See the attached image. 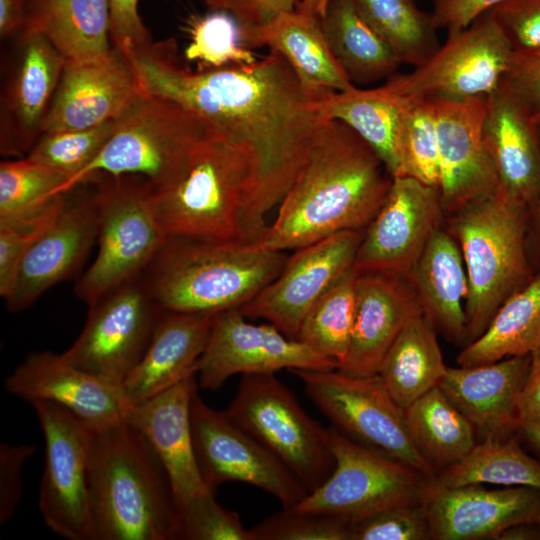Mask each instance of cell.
I'll return each mask as SVG.
<instances>
[{"label": "cell", "instance_id": "53", "mask_svg": "<svg viewBox=\"0 0 540 540\" xmlns=\"http://www.w3.org/2000/svg\"><path fill=\"white\" fill-rule=\"evenodd\" d=\"M301 0H205L213 11L231 14L241 27L261 26L296 10Z\"/></svg>", "mask_w": 540, "mask_h": 540}, {"label": "cell", "instance_id": "12", "mask_svg": "<svg viewBox=\"0 0 540 540\" xmlns=\"http://www.w3.org/2000/svg\"><path fill=\"white\" fill-rule=\"evenodd\" d=\"M305 393L345 436L378 448L425 476L435 475L412 442L402 409L378 374L356 376L338 369H291Z\"/></svg>", "mask_w": 540, "mask_h": 540}, {"label": "cell", "instance_id": "14", "mask_svg": "<svg viewBox=\"0 0 540 540\" xmlns=\"http://www.w3.org/2000/svg\"><path fill=\"white\" fill-rule=\"evenodd\" d=\"M163 312L141 276L128 281L89 305L83 330L63 356L122 385L148 348Z\"/></svg>", "mask_w": 540, "mask_h": 540}, {"label": "cell", "instance_id": "2", "mask_svg": "<svg viewBox=\"0 0 540 540\" xmlns=\"http://www.w3.org/2000/svg\"><path fill=\"white\" fill-rule=\"evenodd\" d=\"M392 178L365 140L346 124L328 120L257 242L285 252L338 232L364 230L385 202Z\"/></svg>", "mask_w": 540, "mask_h": 540}, {"label": "cell", "instance_id": "32", "mask_svg": "<svg viewBox=\"0 0 540 540\" xmlns=\"http://www.w3.org/2000/svg\"><path fill=\"white\" fill-rule=\"evenodd\" d=\"M26 26L44 35L66 62L109 55V0H25Z\"/></svg>", "mask_w": 540, "mask_h": 540}, {"label": "cell", "instance_id": "37", "mask_svg": "<svg viewBox=\"0 0 540 540\" xmlns=\"http://www.w3.org/2000/svg\"><path fill=\"white\" fill-rule=\"evenodd\" d=\"M413 444L435 474L463 459L475 446L476 429L439 386L404 409Z\"/></svg>", "mask_w": 540, "mask_h": 540}, {"label": "cell", "instance_id": "47", "mask_svg": "<svg viewBox=\"0 0 540 540\" xmlns=\"http://www.w3.org/2000/svg\"><path fill=\"white\" fill-rule=\"evenodd\" d=\"M429 522L423 503L385 509L352 525L350 540H426Z\"/></svg>", "mask_w": 540, "mask_h": 540}, {"label": "cell", "instance_id": "5", "mask_svg": "<svg viewBox=\"0 0 540 540\" xmlns=\"http://www.w3.org/2000/svg\"><path fill=\"white\" fill-rule=\"evenodd\" d=\"M528 209L497 189L444 216L443 228L457 242L467 273V344L531 280L525 248Z\"/></svg>", "mask_w": 540, "mask_h": 540}, {"label": "cell", "instance_id": "15", "mask_svg": "<svg viewBox=\"0 0 540 540\" xmlns=\"http://www.w3.org/2000/svg\"><path fill=\"white\" fill-rule=\"evenodd\" d=\"M194 450L201 476L211 489L242 482L274 496L283 509L300 503L308 490L266 447L224 411L208 406L194 392L191 401Z\"/></svg>", "mask_w": 540, "mask_h": 540}, {"label": "cell", "instance_id": "55", "mask_svg": "<svg viewBox=\"0 0 540 540\" xmlns=\"http://www.w3.org/2000/svg\"><path fill=\"white\" fill-rule=\"evenodd\" d=\"M518 413L519 427L540 423V347L531 353L529 370L519 397Z\"/></svg>", "mask_w": 540, "mask_h": 540}, {"label": "cell", "instance_id": "39", "mask_svg": "<svg viewBox=\"0 0 540 540\" xmlns=\"http://www.w3.org/2000/svg\"><path fill=\"white\" fill-rule=\"evenodd\" d=\"M446 487L468 484L526 486L540 490V463L521 447L518 438H485L460 461L436 473Z\"/></svg>", "mask_w": 540, "mask_h": 540}, {"label": "cell", "instance_id": "3", "mask_svg": "<svg viewBox=\"0 0 540 540\" xmlns=\"http://www.w3.org/2000/svg\"><path fill=\"white\" fill-rule=\"evenodd\" d=\"M89 494L94 540H176L178 508L168 474L126 418L93 429Z\"/></svg>", "mask_w": 540, "mask_h": 540}, {"label": "cell", "instance_id": "45", "mask_svg": "<svg viewBox=\"0 0 540 540\" xmlns=\"http://www.w3.org/2000/svg\"><path fill=\"white\" fill-rule=\"evenodd\" d=\"M351 528L342 517L282 508L249 532L251 540H350Z\"/></svg>", "mask_w": 540, "mask_h": 540}, {"label": "cell", "instance_id": "18", "mask_svg": "<svg viewBox=\"0 0 540 540\" xmlns=\"http://www.w3.org/2000/svg\"><path fill=\"white\" fill-rule=\"evenodd\" d=\"M1 92L2 155L28 154L43 133L64 65L41 33L25 28L12 38Z\"/></svg>", "mask_w": 540, "mask_h": 540}, {"label": "cell", "instance_id": "42", "mask_svg": "<svg viewBox=\"0 0 540 540\" xmlns=\"http://www.w3.org/2000/svg\"><path fill=\"white\" fill-rule=\"evenodd\" d=\"M399 175L439 187V149L432 100L400 103L397 136ZM396 177V176H395Z\"/></svg>", "mask_w": 540, "mask_h": 540}, {"label": "cell", "instance_id": "10", "mask_svg": "<svg viewBox=\"0 0 540 540\" xmlns=\"http://www.w3.org/2000/svg\"><path fill=\"white\" fill-rule=\"evenodd\" d=\"M328 433L334 470L292 509L342 517L353 525L388 508L422 503L428 476L332 426Z\"/></svg>", "mask_w": 540, "mask_h": 540}, {"label": "cell", "instance_id": "41", "mask_svg": "<svg viewBox=\"0 0 540 540\" xmlns=\"http://www.w3.org/2000/svg\"><path fill=\"white\" fill-rule=\"evenodd\" d=\"M352 267L313 304L300 326L296 340L330 358L339 366L350 348L355 316V283Z\"/></svg>", "mask_w": 540, "mask_h": 540}, {"label": "cell", "instance_id": "6", "mask_svg": "<svg viewBox=\"0 0 540 540\" xmlns=\"http://www.w3.org/2000/svg\"><path fill=\"white\" fill-rule=\"evenodd\" d=\"M252 173L244 147L208 131L176 179L150 186L152 207L165 234L246 241L242 218Z\"/></svg>", "mask_w": 540, "mask_h": 540}, {"label": "cell", "instance_id": "31", "mask_svg": "<svg viewBox=\"0 0 540 540\" xmlns=\"http://www.w3.org/2000/svg\"><path fill=\"white\" fill-rule=\"evenodd\" d=\"M408 276L422 314L446 340L465 346L467 273L457 242L443 226L431 237Z\"/></svg>", "mask_w": 540, "mask_h": 540}, {"label": "cell", "instance_id": "56", "mask_svg": "<svg viewBox=\"0 0 540 540\" xmlns=\"http://www.w3.org/2000/svg\"><path fill=\"white\" fill-rule=\"evenodd\" d=\"M26 26L25 0H0V35L10 39Z\"/></svg>", "mask_w": 540, "mask_h": 540}, {"label": "cell", "instance_id": "34", "mask_svg": "<svg viewBox=\"0 0 540 540\" xmlns=\"http://www.w3.org/2000/svg\"><path fill=\"white\" fill-rule=\"evenodd\" d=\"M320 20L337 63L353 85L396 74L400 59L360 16L351 0H329Z\"/></svg>", "mask_w": 540, "mask_h": 540}, {"label": "cell", "instance_id": "38", "mask_svg": "<svg viewBox=\"0 0 540 540\" xmlns=\"http://www.w3.org/2000/svg\"><path fill=\"white\" fill-rule=\"evenodd\" d=\"M68 176L26 157L0 164V227L54 218L65 206Z\"/></svg>", "mask_w": 540, "mask_h": 540}, {"label": "cell", "instance_id": "40", "mask_svg": "<svg viewBox=\"0 0 540 540\" xmlns=\"http://www.w3.org/2000/svg\"><path fill=\"white\" fill-rule=\"evenodd\" d=\"M365 22L393 49L401 63L414 67L440 46L431 15L414 0H351Z\"/></svg>", "mask_w": 540, "mask_h": 540}, {"label": "cell", "instance_id": "20", "mask_svg": "<svg viewBox=\"0 0 540 540\" xmlns=\"http://www.w3.org/2000/svg\"><path fill=\"white\" fill-rule=\"evenodd\" d=\"M422 503L430 539L496 540L514 524L536 521L540 490L526 486L489 489L483 484L446 487L433 475L426 478Z\"/></svg>", "mask_w": 540, "mask_h": 540}, {"label": "cell", "instance_id": "52", "mask_svg": "<svg viewBox=\"0 0 540 540\" xmlns=\"http://www.w3.org/2000/svg\"><path fill=\"white\" fill-rule=\"evenodd\" d=\"M139 0H109L110 38L125 54L152 43L148 29L138 13Z\"/></svg>", "mask_w": 540, "mask_h": 540}, {"label": "cell", "instance_id": "60", "mask_svg": "<svg viewBox=\"0 0 540 540\" xmlns=\"http://www.w3.org/2000/svg\"><path fill=\"white\" fill-rule=\"evenodd\" d=\"M530 208H533L534 211L536 212V220H537V224L539 226V230H540V197L538 198V200L530 207Z\"/></svg>", "mask_w": 540, "mask_h": 540}, {"label": "cell", "instance_id": "1", "mask_svg": "<svg viewBox=\"0 0 540 540\" xmlns=\"http://www.w3.org/2000/svg\"><path fill=\"white\" fill-rule=\"evenodd\" d=\"M173 40L127 54L139 89L174 102L210 133L244 147L253 173L242 218L246 241L266 231L267 213L281 202L306 164L328 120L278 52L252 64L191 72L178 65Z\"/></svg>", "mask_w": 540, "mask_h": 540}, {"label": "cell", "instance_id": "44", "mask_svg": "<svg viewBox=\"0 0 540 540\" xmlns=\"http://www.w3.org/2000/svg\"><path fill=\"white\" fill-rule=\"evenodd\" d=\"M191 42L185 49L190 61L218 69L230 65L252 64L256 55L242 42L241 26L229 13H213L193 21Z\"/></svg>", "mask_w": 540, "mask_h": 540}, {"label": "cell", "instance_id": "13", "mask_svg": "<svg viewBox=\"0 0 540 540\" xmlns=\"http://www.w3.org/2000/svg\"><path fill=\"white\" fill-rule=\"evenodd\" d=\"M45 441L39 510L46 526L68 540H94L89 453L93 428L64 407L31 403Z\"/></svg>", "mask_w": 540, "mask_h": 540}, {"label": "cell", "instance_id": "54", "mask_svg": "<svg viewBox=\"0 0 540 540\" xmlns=\"http://www.w3.org/2000/svg\"><path fill=\"white\" fill-rule=\"evenodd\" d=\"M505 0H434L431 14L436 29H460Z\"/></svg>", "mask_w": 540, "mask_h": 540}, {"label": "cell", "instance_id": "33", "mask_svg": "<svg viewBox=\"0 0 540 540\" xmlns=\"http://www.w3.org/2000/svg\"><path fill=\"white\" fill-rule=\"evenodd\" d=\"M445 365L431 322L419 313L402 328L386 352L378 375L395 402L406 409L415 400L439 386Z\"/></svg>", "mask_w": 540, "mask_h": 540}, {"label": "cell", "instance_id": "16", "mask_svg": "<svg viewBox=\"0 0 540 540\" xmlns=\"http://www.w3.org/2000/svg\"><path fill=\"white\" fill-rule=\"evenodd\" d=\"M338 363L272 324H253L239 308L213 316L196 364L198 386L217 390L235 374L276 373L282 369H337Z\"/></svg>", "mask_w": 540, "mask_h": 540}, {"label": "cell", "instance_id": "4", "mask_svg": "<svg viewBox=\"0 0 540 540\" xmlns=\"http://www.w3.org/2000/svg\"><path fill=\"white\" fill-rule=\"evenodd\" d=\"M287 258L258 242L168 237L141 277L164 311L215 315L249 302Z\"/></svg>", "mask_w": 540, "mask_h": 540}, {"label": "cell", "instance_id": "27", "mask_svg": "<svg viewBox=\"0 0 540 540\" xmlns=\"http://www.w3.org/2000/svg\"><path fill=\"white\" fill-rule=\"evenodd\" d=\"M482 135L498 189L530 208L540 197V127L503 80L488 95Z\"/></svg>", "mask_w": 540, "mask_h": 540}, {"label": "cell", "instance_id": "43", "mask_svg": "<svg viewBox=\"0 0 540 540\" xmlns=\"http://www.w3.org/2000/svg\"><path fill=\"white\" fill-rule=\"evenodd\" d=\"M115 124L116 118L85 129L45 132L26 158L71 179L99 155L113 134Z\"/></svg>", "mask_w": 540, "mask_h": 540}, {"label": "cell", "instance_id": "51", "mask_svg": "<svg viewBox=\"0 0 540 540\" xmlns=\"http://www.w3.org/2000/svg\"><path fill=\"white\" fill-rule=\"evenodd\" d=\"M503 82L533 112L540 109V47L513 49Z\"/></svg>", "mask_w": 540, "mask_h": 540}, {"label": "cell", "instance_id": "11", "mask_svg": "<svg viewBox=\"0 0 540 540\" xmlns=\"http://www.w3.org/2000/svg\"><path fill=\"white\" fill-rule=\"evenodd\" d=\"M512 50L487 11L464 28L448 30L446 41L425 62L382 86L399 103L488 96L502 82Z\"/></svg>", "mask_w": 540, "mask_h": 540}, {"label": "cell", "instance_id": "24", "mask_svg": "<svg viewBox=\"0 0 540 540\" xmlns=\"http://www.w3.org/2000/svg\"><path fill=\"white\" fill-rule=\"evenodd\" d=\"M419 313L422 311L418 296L408 275L358 272L350 348L337 369L356 376L377 374L404 325Z\"/></svg>", "mask_w": 540, "mask_h": 540}, {"label": "cell", "instance_id": "21", "mask_svg": "<svg viewBox=\"0 0 540 540\" xmlns=\"http://www.w3.org/2000/svg\"><path fill=\"white\" fill-rule=\"evenodd\" d=\"M439 149V193L444 216L494 193L498 178L483 141L488 96L432 100Z\"/></svg>", "mask_w": 540, "mask_h": 540}, {"label": "cell", "instance_id": "22", "mask_svg": "<svg viewBox=\"0 0 540 540\" xmlns=\"http://www.w3.org/2000/svg\"><path fill=\"white\" fill-rule=\"evenodd\" d=\"M8 393L29 403L47 401L69 410L93 429L126 418L131 408L122 386L71 364L63 354H29L4 380Z\"/></svg>", "mask_w": 540, "mask_h": 540}, {"label": "cell", "instance_id": "48", "mask_svg": "<svg viewBox=\"0 0 540 540\" xmlns=\"http://www.w3.org/2000/svg\"><path fill=\"white\" fill-rule=\"evenodd\" d=\"M488 11L513 49L540 47V0H505Z\"/></svg>", "mask_w": 540, "mask_h": 540}, {"label": "cell", "instance_id": "17", "mask_svg": "<svg viewBox=\"0 0 540 540\" xmlns=\"http://www.w3.org/2000/svg\"><path fill=\"white\" fill-rule=\"evenodd\" d=\"M364 230L338 232L288 256L278 274L240 307L246 318H262L296 339L307 312L320 296L353 267Z\"/></svg>", "mask_w": 540, "mask_h": 540}, {"label": "cell", "instance_id": "57", "mask_svg": "<svg viewBox=\"0 0 540 540\" xmlns=\"http://www.w3.org/2000/svg\"><path fill=\"white\" fill-rule=\"evenodd\" d=\"M496 540H540V523L525 521L514 524L502 531Z\"/></svg>", "mask_w": 540, "mask_h": 540}, {"label": "cell", "instance_id": "59", "mask_svg": "<svg viewBox=\"0 0 540 540\" xmlns=\"http://www.w3.org/2000/svg\"><path fill=\"white\" fill-rule=\"evenodd\" d=\"M518 431L540 451V423L521 425Z\"/></svg>", "mask_w": 540, "mask_h": 540}, {"label": "cell", "instance_id": "58", "mask_svg": "<svg viewBox=\"0 0 540 540\" xmlns=\"http://www.w3.org/2000/svg\"><path fill=\"white\" fill-rule=\"evenodd\" d=\"M329 0H301L296 10L321 18Z\"/></svg>", "mask_w": 540, "mask_h": 540}, {"label": "cell", "instance_id": "8", "mask_svg": "<svg viewBox=\"0 0 540 540\" xmlns=\"http://www.w3.org/2000/svg\"><path fill=\"white\" fill-rule=\"evenodd\" d=\"M225 412L273 453L309 493L332 474L335 458L328 428L305 412L275 373L242 374Z\"/></svg>", "mask_w": 540, "mask_h": 540}, {"label": "cell", "instance_id": "25", "mask_svg": "<svg viewBox=\"0 0 540 540\" xmlns=\"http://www.w3.org/2000/svg\"><path fill=\"white\" fill-rule=\"evenodd\" d=\"M139 91L128 56L115 47L99 60L66 62L43 133L85 129L115 119Z\"/></svg>", "mask_w": 540, "mask_h": 540}, {"label": "cell", "instance_id": "61", "mask_svg": "<svg viewBox=\"0 0 540 540\" xmlns=\"http://www.w3.org/2000/svg\"><path fill=\"white\" fill-rule=\"evenodd\" d=\"M533 120L535 124L540 127V109L533 113Z\"/></svg>", "mask_w": 540, "mask_h": 540}, {"label": "cell", "instance_id": "50", "mask_svg": "<svg viewBox=\"0 0 540 540\" xmlns=\"http://www.w3.org/2000/svg\"><path fill=\"white\" fill-rule=\"evenodd\" d=\"M30 444L0 445V523H6L15 513L23 492V467L34 454Z\"/></svg>", "mask_w": 540, "mask_h": 540}, {"label": "cell", "instance_id": "35", "mask_svg": "<svg viewBox=\"0 0 540 540\" xmlns=\"http://www.w3.org/2000/svg\"><path fill=\"white\" fill-rule=\"evenodd\" d=\"M311 105L323 119L337 120L350 127L372 147L392 177L399 175L400 103L382 85L327 92L311 100Z\"/></svg>", "mask_w": 540, "mask_h": 540}, {"label": "cell", "instance_id": "23", "mask_svg": "<svg viewBox=\"0 0 540 540\" xmlns=\"http://www.w3.org/2000/svg\"><path fill=\"white\" fill-rule=\"evenodd\" d=\"M100 195L66 202L63 209L29 248L14 286L5 298L9 310L31 306L49 288L70 277L97 240Z\"/></svg>", "mask_w": 540, "mask_h": 540}, {"label": "cell", "instance_id": "7", "mask_svg": "<svg viewBox=\"0 0 540 540\" xmlns=\"http://www.w3.org/2000/svg\"><path fill=\"white\" fill-rule=\"evenodd\" d=\"M208 134L204 123L180 105L141 90L116 118L99 155L60 189L67 193L99 174L140 176L153 188L176 179Z\"/></svg>", "mask_w": 540, "mask_h": 540}, {"label": "cell", "instance_id": "19", "mask_svg": "<svg viewBox=\"0 0 540 540\" xmlns=\"http://www.w3.org/2000/svg\"><path fill=\"white\" fill-rule=\"evenodd\" d=\"M443 221L438 188L393 177L385 202L364 229L353 267L408 275Z\"/></svg>", "mask_w": 540, "mask_h": 540}, {"label": "cell", "instance_id": "29", "mask_svg": "<svg viewBox=\"0 0 540 540\" xmlns=\"http://www.w3.org/2000/svg\"><path fill=\"white\" fill-rule=\"evenodd\" d=\"M241 34L247 48L268 47L281 54L311 100L355 86L337 63L319 17L294 10L261 26L241 27Z\"/></svg>", "mask_w": 540, "mask_h": 540}, {"label": "cell", "instance_id": "9", "mask_svg": "<svg viewBox=\"0 0 540 540\" xmlns=\"http://www.w3.org/2000/svg\"><path fill=\"white\" fill-rule=\"evenodd\" d=\"M98 191V251L75 285L76 296L88 305L140 277L168 239L154 213L146 179L111 177Z\"/></svg>", "mask_w": 540, "mask_h": 540}, {"label": "cell", "instance_id": "49", "mask_svg": "<svg viewBox=\"0 0 540 540\" xmlns=\"http://www.w3.org/2000/svg\"><path fill=\"white\" fill-rule=\"evenodd\" d=\"M56 217L37 223L0 227V294L4 299L14 286L25 254Z\"/></svg>", "mask_w": 540, "mask_h": 540}, {"label": "cell", "instance_id": "36", "mask_svg": "<svg viewBox=\"0 0 540 540\" xmlns=\"http://www.w3.org/2000/svg\"><path fill=\"white\" fill-rule=\"evenodd\" d=\"M540 347V274L508 297L485 331L463 347L459 366H475L511 356L531 354Z\"/></svg>", "mask_w": 540, "mask_h": 540}, {"label": "cell", "instance_id": "26", "mask_svg": "<svg viewBox=\"0 0 540 540\" xmlns=\"http://www.w3.org/2000/svg\"><path fill=\"white\" fill-rule=\"evenodd\" d=\"M197 387V376L193 373L132 406L126 415V420L144 435L163 464L178 510L211 490L201 476L193 443L191 401Z\"/></svg>", "mask_w": 540, "mask_h": 540}, {"label": "cell", "instance_id": "46", "mask_svg": "<svg viewBox=\"0 0 540 540\" xmlns=\"http://www.w3.org/2000/svg\"><path fill=\"white\" fill-rule=\"evenodd\" d=\"M176 540H251L238 513L221 506L207 491L178 510Z\"/></svg>", "mask_w": 540, "mask_h": 540}, {"label": "cell", "instance_id": "28", "mask_svg": "<svg viewBox=\"0 0 540 540\" xmlns=\"http://www.w3.org/2000/svg\"><path fill=\"white\" fill-rule=\"evenodd\" d=\"M531 354L495 362L448 367L439 387L482 439H503L519 430L518 402Z\"/></svg>", "mask_w": 540, "mask_h": 540}, {"label": "cell", "instance_id": "62", "mask_svg": "<svg viewBox=\"0 0 540 540\" xmlns=\"http://www.w3.org/2000/svg\"><path fill=\"white\" fill-rule=\"evenodd\" d=\"M536 521L540 523V512H539V514H538V516H537Z\"/></svg>", "mask_w": 540, "mask_h": 540}, {"label": "cell", "instance_id": "30", "mask_svg": "<svg viewBox=\"0 0 540 540\" xmlns=\"http://www.w3.org/2000/svg\"><path fill=\"white\" fill-rule=\"evenodd\" d=\"M213 316L163 312L144 355L121 385L131 407L196 373Z\"/></svg>", "mask_w": 540, "mask_h": 540}]
</instances>
